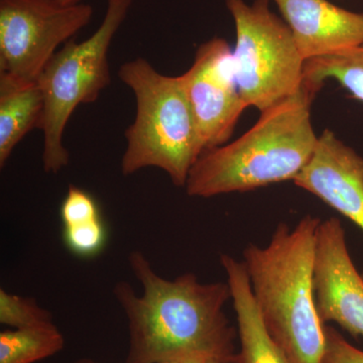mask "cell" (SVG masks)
<instances>
[{"label":"cell","instance_id":"cell-1","mask_svg":"<svg viewBox=\"0 0 363 363\" xmlns=\"http://www.w3.org/2000/svg\"><path fill=\"white\" fill-rule=\"evenodd\" d=\"M128 262L143 293L138 295L126 281L113 290L130 329L126 363H162L193 355L234 359L236 332L224 313L231 298L227 281L202 283L191 272L162 278L138 250Z\"/></svg>","mask_w":363,"mask_h":363},{"label":"cell","instance_id":"cell-2","mask_svg":"<svg viewBox=\"0 0 363 363\" xmlns=\"http://www.w3.org/2000/svg\"><path fill=\"white\" fill-rule=\"evenodd\" d=\"M320 89L303 81L297 93L260 112L245 135L202 152L189 174L187 194L211 198L294 181L317 147L311 108Z\"/></svg>","mask_w":363,"mask_h":363},{"label":"cell","instance_id":"cell-3","mask_svg":"<svg viewBox=\"0 0 363 363\" xmlns=\"http://www.w3.org/2000/svg\"><path fill=\"white\" fill-rule=\"evenodd\" d=\"M321 219L279 223L264 247L248 245L243 264L260 318L292 363H322L326 335L315 302L314 257Z\"/></svg>","mask_w":363,"mask_h":363},{"label":"cell","instance_id":"cell-4","mask_svg":"<svg viewBox=\"0 0 363 363\" xmlns=\"http://www.w3.org/2000/svg\"><path fill=\"white\" fill-rule=\"evenodd\" d=\"M118 76L136 101L135 121L124 133L123 175L157 168L174 186L186 187L203 149L181 76L164 75L143 58L123 64Z\"/></svg>","mask_w":363,"mask_h":363},{"label":"cell","instance_id":"cell-5","mask_svg":"<svg viewBox=\"0 0 363 363\" xmlns=\"http://www.w3.org/2000/svg\"><path fill=\"white\" fill-rule=\"evenodd\" d=\"M131 4L133 0H107L106 13L96 32L83 42H67L38 79L44 95L40 130L45 173L57 174L68 166L70 155L63 142L67 123L79 105L96 101L111 84L109 49Z\"/></svg>","mask_w":363,"mask_h":363},{"label":"cell","instance_id":"cell-6","mask_svg":"<svg viewBox=\"0 0 363 363\" xmlns=\"http://www.w3.org/2000/svg\"><path fill=\"white\" fill-rule=\"evenodd\" d=\"M235 25L234 76L247 107L260 112L292 96L304 81L305 60L269 0H225Z\"/></svg>","mask_w":363,"mask_h":363},{"label":"cell","instance_id":"cell-7","mask_svg":"<svg viewBox=\"0 0 363 363\" xmlns=\"http://www.w3.org/2000/svg\"><path fill=\"white\" fill-rule=\"evenodd\" d=\"M90 4L0 0V72L35 82L62 45L90 23Z\"/></svg>","mask_w":363,"mask_h":363},{"label":"cell","instance_id":"cell-8","mask_svg":"<svg viewBox=\"0 0 363 363\" xmlns=\"http://www.w3.org/2000/svg\"><path fill=\"white\" fill-rule=\"evenodd\" d=\"M181 79L203 152L225 145L247 108L234 76L230 45L222 38L205 42L198 48L193 65Z\"/></svg>","mask_w":363,"mask_h":363},{"label":"cell","instance_id":"cell-9","mask_svg":"<svg viewBox=\"0 0 363 363\" xmlns=\"http://www.w3.org/2000/svg\"><path fill=\"white\" fill-rule=\"evenodd\" d=\"M314 291L322 323H336L353 337L363 338V277L348 252L342 223L336 217L318 227Z\"/></svg>","mask_w":363,"mask_h":363},{"label":"cell","instance_id":"cell-10","mask_svg":"<svg viewBox=\"0 0 363 363\" xmlns=\"http://www.w3.org/2000/svg\"><path fill=\"white\" fill-rule=\"evenodd\" d=\"M293 182L363 231V157L333 131L322 133L311 159Z\"/></svg>","mask_w":363,"mask_h":363},{"label":"cell","instance_id":"cell-11","mask_svg":"<svg viewBox=\"0 0 363 363\" xmlns=\"http://www.w3.org/2000/svg\"><path fill=\"white\" fill-rule=\"evenodd\" d=\"M274 1L305 61L363 45V13L328 0Z\"/></svg>","mask_w":363,"mask_h":363},{"label":"cell","instance_id":"cell-12","mask_svg":"<svg viewBox=\"0 0 363 363\" xmlns=\"http://www.w3.org/2000/svg\"><path fill=\"white\" fill-rule=\"evenodd\" d=\"M238 321L240 350L235 363H292L267 332L253 298L250 279L243 262L221 255Z\"/></svg>","mask_w":363,"mask_h":363},{"label":"cell","instance_id":"cell-13","mask_svg":"<svg viewBox=\"0 0 363 363\" xmlns=\"http://www.w3.org/2000/svg\"><path fill=\"white\" fill-rule=\"evenodd\" d=\"M44 95L38 81L26 82L0 72V167L16 145L35 128L40 130Z\"/></svg>","mask_w":363,"mask_h":363},{"label":"cell","instance_id":"cell-14","mask_svg":"<svg viewBox=\"0 0 363 363\" xmlns=\"http://www.w3.org/2000/svg\"><path fill=\"white\" fill-rule=\"evenodd\" d=\"M65 338L54 322L0 332V363H35L57 354Z\"/></svg>","mask_w":363,"mask_h":363},{"label":"cell","instance_id":"cell-15","mask_svg":"<svg viewBox=\"0 0 363 363\" xmlns=\"http://www.w3.org/2000/svg\"><path fill=\"white\" fill-rule=\"evenodd\" d=\"M327 79L337 81L351 96L363 101V45L305 62L306 82L322 88Z\"/></svg>","mask_w":363,"mask_h":363},{"label":"cell","instance_id":"cell-16","mask_svg":"<svg viewBox=\"0 0 363 363\" xmlns=\"http://www.w3.org/2000/svg\"><path fill=\"white\" fill-rule=\"evenodd\" d=\"M52 322L51 313L32 298L0 290V323L11 328H25Z\"/></svg>","mask_w":363,"mask_h":363},{"label":"cell","instance_id":"cell-17","mask_svg":"<svg viewBox=\"0 0 363 363\" xmlns=\"http://www.w3.org/2000/svg\"><path fill=\"white\" fill-rule=\"evenodd\" d=\"M107 233L102 219L63 227V241L67 248L74 255L91 257L104 250Z\"/></svg>","mask_w":363,"mask_h":363},{"label":"cell","instance_id":"cell-18","mask_svg":"<svg viewBox=\"0 0 363 363\" xmlns=\"http://www.w3.org/2000/svg\"><path fill=\"white\" fill-rule=\"evenodd\" d=\"M64 226L79 225L101 219L94 198L82 189L70 186L60 209Z\"/></svg>","mask_w":363,"mask_h":363},{"label":"cell","instance_id":"cell-19","mask_svg":"<svg viewBox=\"0 0 363 363\" xmlns=\"http://www.w3.org/2000/svg\"><path fill=\"white\" fill-rule=\"evenodd\" d=\"M326 348L322 363H363V351L348 342L335 328L325 325Z\"/></svg>","mask_w":363,"mask_h":363},{"label":"cell","instance_id":"cell-20","mask_svg":"<svg viewBox=\"0 0 363 363\" xmlns=\"http://www.w3.org/2000/svg\"><path fill=\"white\" fill-rule=\"evenodd\" d=\"M206 357H206V355H193V357L178 358V359L169 360V362L162 363H197L199 360Z\"/></svg>","mask_w":363,"mask_h":363},{"label":"cell","instance_id":"cell-21","mask_svg":"<svg viewBox=\"0 0 363 363\" xmlns=\"http://www.w3.org/2000/svg\"><path fill=\"white\" fill-rule=\"evenodd\" d=\"M60 1L63 2V4H78L80 0H60Z\"/></svg>","mask_w":363,"mask_h":363},{"label":"cell","instance_id":"cell-22","mask_svg":"<svg viewBox=\"0 0 363 363\" xmlns=\"http://www.w3.org/2000/svg\"><path fill=\"white\" fill-rule=\"evenodd\" d=\"M74 363H99V362H94V360H91V359H81V360H78V362H76Z\"/></svg>","mask_w":363,"mask_h":363},{"label":"cell","instance_id":"cell-23","mask_svg":"<svg viewBox=\"0 0 363 363\" xmlns=\"http://www.w3.org/2000/svg\"><path fill=\"white\" fill-rule=\"evenodd\" d=\"M234 359H235V357H234ZM230 360V362H228L227 363H235V360Z\"/></svg>","mask_w":363,"mask_h":363},{"label":"cell","instance_id":"cell-24","mask_svg":"<svg viewBox=\"0 0 363 363\" xmlns=\"http://www.w3.org/2000/svg\"><path fill=\"white\" fill-rule=\"evenodd\" d=\"M362 277H363V274H362Z\"/></svg>","mask_w":363,"mask_h":363}]
</instances>
